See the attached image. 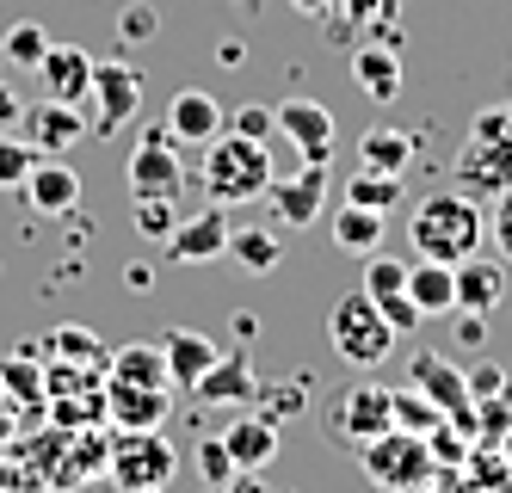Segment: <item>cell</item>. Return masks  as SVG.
I'll use <instances>...</instances> for the list:
<instances>
[{"label": "cell", "instance_id": "cell-9", "mask_svg": "<svg viewBox=\"0 0 512 493\" xmlns=\"http://www.w3.org/2000/svg\"><path fill=\"white\" fill-rule=\"evenodd\" d=\"M124 173H130V192H136V198H179V192H186V167H179L167 130H149V136H142V142L130 148Z\"/></svg>", "mask_w": 512, "mask_h": 493}, {"label": "cell", "instance_id": "cell-2", "mask_svg": "<svg viewBox=\"0 0 512 493\" xmlns=\"http://www.w3.org/2000/svg\"><path fill=\"white\" fill-rule=\"evenodd\" d=\"M482 204L463 198V192H438V198H420L414 204V222H408V241L420 259H438V265H463L475 247H482Z\"/></svg>", "mask_w": 512, "mask_h": 493}, {"label": "cell", "instance_id": "cell-7", "mask_svg": "<svg viewBox=\"0 0 512 493\" xmlns=\"http://www.w3.org/2000/svg\"><path fill=\"white\" fill-rule=\"evenodd\" d=\"M93 111H87V130H99V136H118L136 111H142V74H136V62H124V56H105V62H93Z\"/></svg>", "mask_w": 512, "mask_h": 493}, {"label": "cell", "instance_id": "cell-51", "mask_svg": "<svg viewBox=\"0 0 512 493\" xmlns=\"http://www.w3.org/2000/svg\"><path fill=\"white\" fill-rule=\"evenodd\" d=\"M216 493H223V487H216Z\"/></svg>", "mask_w": 512, "mask_h": 493}, {"label": "cell", "instance_id": "cell-50", "mask_svg": "<svg viewBox=\"0 0 512 493\" xmlns=\"http://www.w3.org/2000/svg\"><path fill=\"white\" fill-rule=\"evenodd\" d=\"M0 68H7V62H0Z\"/></svg>", "mask_w": 512, "mask_h": 493}, {"label": "cell", "instance_id": "cell-33", "mask_svg": "<svg viewBox=\"0 0 512 493\" xmlns=\"http://www.w3.org/2000/svg\"><path fill=\"white\" fill-rule=\"evenodd\" d=\"M44 50H50V31L38 19H19L7 37H0V62H13V68H38Z\"/></svg>", "mask_w": 512, "mask_h": 493}, {"label": "cell", "instance_id": "cell-3", "mask_svg": "<svg viewBox=\"0 0 512 493\" xmlns=\"http://www.w3.org/2000/svg\"><path fill=\"white\" fill-rule=\"evenodd\" d=\"M512 185V105H494L475 118L463 155H457V192L463 198H500Z\"/></svg>", "mask_w": 512, "mask_h": 493}, {"label": "cell", "instance_id": "cell-43", "mask_svg": "<svg viewBox=\"0 0 512 493\" xmlns=\"http://www.w3.org/2000/svg\"><path fill=\"white\" fill-rule=\"evenodd\" d=\"M463 321H457V346H469V352H482V339H488V315H469V309H457Z\"/></svg>", "mask_w": 512, "mask_h": 493}, {"label": "cell", "instance_id": "cell-47", "mask_svg": "<svg viewBox=\"0 0 512 493\" xmlns=\"http://www.w3.org/2000/svg\"><path fill=\"white\" fill-rule=\"evenodd\" d=\"M0 413H7V383H0Z\"/></svg>", "mask_w": 512, "mask_h": 493}, {"label": "cell", "instance_id": "cell-8", "mask_svg": "<svg viewBox=\"0 0 512 493\" xmlns=\"http://www.w3.org/2000/svg\"><path fill=\"white\" fill-rule=\"evenodd\" d=\"M389 426H395V407H389V389H383V383H358V389H346L340 407H334V420H327V432H334L340 450L371 444V438H383Z\"/></svg>", "mask_w": 512, "mask_h": 493}, {"label": "cell", "instance_id": "cell-21", "mask_svg": "<svg viewBox=\"0 0 512 493\" xmlns=\"http://www.w3.org/2000/svg\"><path fill=\"white\" fill-rule=\"evenodd\" d=\"M216 130H223V99H216V93H204V87L173 93V105H167V136H173V142H192V148H204Z\"/></svg>", "mask_w": 512, "mask_h": 493}, {"label": "cell", "instance_id": "cell-40", "mask_svg": "<svg viewBox=\"0 0 512 493\" xmlns=\"http://www.w3.org/2000/svg\"><path fill=\"white\" fill-rule=\"evenodd\" d=\"M463 383H469V401H482V395H506V389H512V376H506L500 364H475Z\"/></svg>", "mask_w": 512, "mask_h": 493}, {"label": "cell", "instance_id": "cell-26", "mask_svg": "<svg viewBox=\"0 0 512 493\" xmlns=\"http://www.w3.org/2000/svg\"><path fill=\"white\" fill-rule=\"evenodd\" d=\"M0 383H7V401L19 407H44V352L38 346H19L13 358H0Z\"/></svg>", "mask_w": 512, "mask_h": 493}, {"label": "cell", "instance_id": "cell-37", "mask_svg": "<svg viewBox=\"0 0 512 493\" xmlns=\"http://www.w3.org/2000/svg\"><path fill=\"white\" fill-rule=\"evenodd\" d=\"M334 7H346V19L364 25V31H383L401 13V0H334Z\"/></svg>", "mask_w": 512, "mask_h": 493}, {"label": "cell", "instance_id": "cell-48", "mask_svg": "<svg viewBox=\"0 0 512 493\" xmlns=\"http://www.w3.org/2000/svg\"><path fill=\"white\" fill-rule=\"evenodd\" d=\"M241 7H260V0H241Z\"/></svg>", "mask_w": 512, "mask_h": 493}, {"label": "cell", "instance_id": "cell-28", "mask_svg": "<svg viewBox=\"0 0 512 493\" xmlns=\"http://www.w3.org/2000/svg\"><path fill=\"white\" fill-rule=\"evenodd\" d=\"M105 376H118V383H167V364H161V346L149 339H130L105 358Z\"/></svg>", "mask_w": 512, "mask_h": 493}, {"label": "cell", "instance_id": "cell-27", "mask_svg": "<svg viewBox=\"0 0 512 493\" xmlns=\"http://www.w3.org/2000/svg\"><path fill=\"white\" fill-rule=\"evenodd\" d=\"M334 247L340 253H377L383 247V216L377 210H364V204H340L334 210Z\"/></svg>", "mask_w": 512, "mask_h": 493}, {"label": "cell", "instance_id": "cell-17", "mask_svg": "<svg viewBox=\"0 0 512 493\" xmlns=\"http://www.w3.org/2000/svg\"><path fill=\"white\" fill-rule=\"evenodd\" d=\"M155 346H161V364H167V389H186V395H192L198 376L216 364V352H223V346H216L210 333H198V327H167Z\"/></svg>", "mask_w": 512, "mask_h": 493}, {"label": "cell", "instance_id": "cell-22", "mask_svg": "<svg viewBox=\"0 0 512 493\" xmlns=\"http://www.w3.org/2000/svg\"><path fill=\"white\" fill-rule=\"evenodd\" d=\"M451 272H457V309H469V315H494L500 302H506V272H500V259L469 253L463 265H451Z\"/></svg>", "mask_w": 512, "mask_h": 493}, {"label": "cell", "instance_id": "cell-12", "mask_svg": "<svg viewBox=\"0 0 512 493\" xmlns=\"http://www.w3.org/2000/svg\"><path fill=\"white\" fill-rule=\"evenodd\" d=\"M364 296L383 309V321L395 327V333H414L426 315L414 309V296H408V265L401 259H383V253H364V284H358Z\"/></svg>", "mask_w": 512, "mask_h": 493}, {"label": "cell", "instance_id": "cell-44", "mask_svg": "<svg viewBox=\"0 0 512 493\" xmlns=\"http://www.w3.org/2000/svg\"><path fill=\"white\" fill-rule=\"evenodd\" d=\"M19 118H25V99L7 87V74H0V136H7V130H19Z\"/></svg>", "mask_w": 512, "mask_h": 493}, {"label": "cell", "instance_id": "cell-35", "mask_svg": "<svg viewBox=\"0 0 512 493\" xmlns=\"http://www.w3.org/2000/svg\"><path fill=\"white\" fill-rule=\"evenodd\" d=\"M31 167H38V148H31L19 130H7V136H0V185H7V192H19Z\"/></svg>", "mask_w": 512, "mask_h": 493}, {"label": "cell", "instance_id": "cell-1", "mask_svg": "<svg viewBox=\"0 0 512 493\" xmlns=\"http://www.w3.org/2000/svg\"><path fill=\"white\" fill-rule=\"evenodd\" d=\"M272 142H253V136H235V130H216L204 142V198L210 204H253V198H266V185H272Z\"/></svg>", "mask_w": 512, "mask_h": 493}, {"label": "cell", "instance_id": "cell-15", "mask_svg": "<svg viewBox=\"0 0 512 493\" xmlns=\"http://www.w3.org/2000/svg\"><path fill=\"white\" fill-rule=\"evenodd\" d=\"M321 198H327V167H315V161H303V173H290V179L272 173V185H266V204L284 229H309L321 216Z\"/></svg>", "mask_w": 512, "mask_h": 493}, {"label": "cell", "instance_id": "cell-38", "mask_svg": "<svg viewBox=\"0 0 512 493\" xmlns=\"http://www.w3.org/2000/svg\"><path fill=\"white\" fill-rule=\"evenodd\" d=\"M198 469H204V481H210V487H229V475H235L229 444H223V438H204V444H198Z\"/></svg>", "mask_w": 512, "mask_h": 493}, {"label": "cell", "instance_id": "cell-13", "mask_svg": "<svg viewBox=\"0 0 512 493\" xmlns=\"http://www.w3.org/2000/svg\"><path fill=\"white\" fill-rule=\"evenodd\" d=\"M272 124L284 142H297V155L327 167V155H334V111H327L321 99H284L272 105Z\"/></svg>", "mask_w": 512, "mask_h": 493}, {"label": "cell", "instance_id": "cell-36", "mask_svg": "<svg viewBox=\"0 0 512 493\" xmlns=\"http://www.w3.org/2000/svg\"><path fill=\"white\" fill-rule=\"evenodd\" d=\"M173 198H136V235L142 241H167L173 235Z\"/></svg>", "mask_w": 512, "mask_h": 493}, {"label": "cell", "instance_id": "cell-25", "mask_svg": "<svg viewBox=\"0 0 512 493\" xmlns=\"http://www.w3.org/2000/svg\"><path fill=\"white\" fill-rule=\"evenodd\" d=\"M223 444H229L235 469H266V463L278 457V432H272V420H253V413H241V420L223 432Z\"/></svg>", "mask_w": 512, "mask_h": 493}, {"label": "cell", "instance_id": "cell-20", "mask_svg": "<svg viewBox=\"0 0 512 493\" xmlns=\"http://www.w3.org/2000/svg\"><path fill=\"white\" fill-rule=\"evenodd\" d=\"M19 192H25V204L38 210V216H68V210L81 204V173L68 167V161H44L38 155V167L25 173Z\"/></svg>", "mask_w": 512, "mask_h": 493}, {"label": "cell", "instance_id": "cell-46", "mask_svg": "<svg viewBox=\"0 0 512 493\" xmlns=\"http://www.w3.org/2000/svg\"><path fill=\"white\" fill-rule=\"evenodd\" d=\"M124 284H130V290H149L155 272H149V265H124Z\"/></svg>", "mask_w": 512, "mask_h": 493}, {"label": "cell", "instance_id": "cell-42", "mask_svg": "<svg viewBox=\"0 0 512 493\" xmlns=\"http://www.w3.org/2000/svg\"><path fill=\"white\" fill-rule=\"evenodd\" d=\"M494 253L512 265V185H506V192L494 198Z\"/></svg>", "mask_w": 512, "mask_h": 493}, {"label": "cell", "instance_id": "cell-23", "mask_svg": "<svg viewBox=\"0 0 512 493\" xmlns=\"http://www.w3.org/2000/svg\"><path fill=\"white\" fill-rule=\"evenodd\" d=\"M352 81L371 93L377 105L395 99V93H401V56L383 44V37H371V44H358V50H352Z\"/></svg>", "mask_w": 512, "mask_h": 493}, {"label": "cell", "instance_id": "cell-19", "mask_svg": "<svg viewBox=\"0 0 512 493\" xmlns=\"http://www.w3.org/2000/svg\"><path fill=\"white\" fill-rule=\"evenodd\" d=\"M25 142L38 148H50V155H62V148H75L81 136H87V111L81 105H56V99H44V105H25Z\"/></svg>", "mask_w": 512, "mask_h": 493}, {"label": "cell", "instance_id": "cell-24", "mask_svg": "<svg viewBox=\"0 0 512 493\" xmlns=\"http://www.w3.org/2000/svg\"><path fill=\"white\" fill-rule=\"evenodd\" d=\"M408 296L420 315H457V272L438 259H414L408 265Z\"/></svg>", "mask_w": 512, "mask_h": 493}, {"label": "cell", "instance_id": "cell-4", "mask_svg": "<svg viewBox=\"0 0 512 493\" xmlns=\"http://www.w3.org/2000/svg\"><path fill=\"white\" fill-rule=\"evenodd\" d=\"M327 346H334V358L352 364V370H377L395 352V327L383 321V309L371 296L352 290V296H340L334 309H327Z\"/></svg>", "mask_w": 512, "mask_h": 493}, {"label": "cell", "instance_id": "cell-10", "mask_svg": "<svg viewBox=\"0 0 512 493\" xmlns=\"http://www.w3.org/2000/svg\"><path fill=\"white\" fill-rule=\"evenodd\" d=\"M167 413H173L167 383H118V376H105V420L118 432H161Z\"/></svg>", "mask_w": 512, "mask_h": 493}, {"label": "cell", "instance_id": "cell-30", "mask_svg": "<svg viewBox=\"0 0 512 493\" xmlns=\"http://www.w3.org/2000/svg\"><path fill=\"white\" fill-rule=\"evenodd\" d=\"M408 161H414V136H408V130H364V142H358V167L401 173Z\"/></svg>", "mask_w": 512, "mask_h": 493}, {"label": "cell", "instance_id": "cell-11", "mask_svg": "<svg viewBox=\"0 0 512 493\" xmlns=\"http://www.w3.org/2000/svg\"><path fill=\"white\" fill-rule=\"evenodd\" d=\"M408 389H420V395H426L438 413H445L451 426H469V407H475V401H469V383H463V370H457V364H445L438 352H426V346H420V352L408 358Z\"/></svg>", "mask_w": 512, "mask_h": 493}, {"label": "cell", "instance_id": "cell-45", "mask_svg": "<svg viewBox=\"0 0 512 493\" xmlns=\"http://www.w3.org/2000/svg\"><path fill=\"white\" fill-rule=\"evenodd\" d=\"M290 7H297L303 19H327V13H334V0H290Z\"/></svg>", "mask_w": 512, "mask_h": 493}, {"label": "cell", "instance_id": "cell-5", "mask_svg": "<svg viewBox=\"0 0 512 493\" xmlns=\"http://www.w3.org/2000/svg\"><path fill=\"white\" fill-rule=\"evenodd\" d=\"M358 457V469L371 475L383 493H420L426 481H432V450H426V438L420 432H401V426H389L383 438H371V444H358L352 450Z\"/></svg>", "mask_w": 512, "mask_h": 493}, {"label": "cell", "instance_id": "cell-41", "mask_svg": "<svg viewBox=\"0 0 512 493\" xmlns=\"http://www.w3.org/2000/svg\"><path fill=\"white\" fill-rule=\"evenodd\" d=\"M235 136H253V142H272V136H278V124H272V111H266V105H241V111H235Z\"/></svg>", "mask_w": 512, "mask_h": 493}, {"label": "cell", "instance_id": "cell-14", "mask_svg": "<svg viewBox=\"0 0 512 493\" xmlns=\"http://www.w3.org/2000/svg\"><path fill=\"white\" fill-rule=\"evenodd\" d=\"M223 247H229V210L223 204H210L198 216H179L173 235H167L173 265H210V259H223Z\"/></svg>", "mask_w": 512, "mask_h": 493}, {"label": "cell", "instance_id": "cell-29", "mask_svg": "<svg viewBox=\"0 0 512 493\" xmlns=\"http://www.w3.org/2000/svg\"><path fill=\"white\" fill-rule=\"evenodd\" d=\"M105 358L112 352H99V339L87 327H56L44 339V364H81V370H105Z\"/></svg>", "mask_w": 512, "mask_h": 493}, {"label": "cell", "instance_id": "cell-16", "mask_svg": "<svg viewBox=\"0 0 512 493\" xmlns=\"http://www.w3.org/2000/svg\"><path fill=\"white\" fill-rule=\"evenodd\" d=\"M192 395L204 407H253V395H260V370H253L247 352H216V364L192 383Z\"/></svg>", "mask_w": 512, "mask_h": 493}, {"label": "cell", "instance_id": "cell-49", "mask_svg": "<svg viewBox=\"0 0 512 493\" xmlns=\"http://www.w3.org/2000/svg\"><path fill=\"white\" fill-rule=\"evenodd\" d=\"M506 450H512V432H506Z\"/></svg>", "mask_w": 512, "mask_h": 493}, {"label": "cell", "instance_id": "cell-18", "mask_svg": "<svg viewBox=\"0 0 512 493\" xmlns=\"http://www.w3.org/2000/svg\"><path fill=\"white\" fill-rule=\"evenodd\" d=\"M38 81H44V99H56V105H87V93H93V56L81 44H50L44 62H38Z\"/></svg>", "mask_w": 512, "mask_h": 493}, {"label": "cell", "instance_id": "cell-32", "mask_svg": "<svg viewBox=\"0 0 512 493\" xmlns=\"http://www.w3.org/2000/svg\"><path fill=\"white\" fill-rule=\"evenodd\" d=\"M278 235L272 229H229V247H223V259H235L241 272H272L278 265Z\"/></svg>", "mask_w": 512, "mask_h": 493}, {"label": "cell", "instance_id": "cell-6", "mask_svg": "<svg viewBox=\"0 0 512 493\" xmlns=\"http://www.w3.org/2000/svg\"><path fill=\"white\" fill-rule=\"evenodd\" d=\"M105 469H112V481L124 493H161L179 475V450L161 432H124L112 444V457H105Z\"/></svg>", "mask_w": 512, "mask_h": 493}, {"label": "cell", "instance_id": "cell-31", "mask_svg": "<svg viewBox=\"0 0 512 493\" xmlns=\"http://www.w3.org/2000/svg\"><path fill=\"white\" fill-rule=\"evenodd\" d=\"M346 204H364V210L389 216V210L401 204V173H377V167H358V173L346 179Z\"/></svg>", "mask_w": 512, "mask_h": 493}, {"label": "cell", "instance_id": "cell-39", "mask_svg": "<svg viewBox=\"0 0 512 493\" xmlns=\"http://www.w3.org/2000/svg\"><path fill=\"white\" fill-rule=\"evenodd\" d=\"M155 31H161L155 7H124L118 13V37H124V44H142V37H155Z\"/></svg>", "mask_w": 512, "mask_h": 493}, {"label": "cell", "instance_id": "cell-34", "mask_svg": "<svg viewBox=\"0 0 512 493\" xmlns=\"http://www.w3.org/2000/svg\"><path fill=\"white\" fill-rule=\"evenodd\" d=\"M389 407H395V426H401V432H420V438L445 420V413H438L420 389H389Z\"/></svg>", "mask_w": 512, "mask_h": 493}]
</instances>
